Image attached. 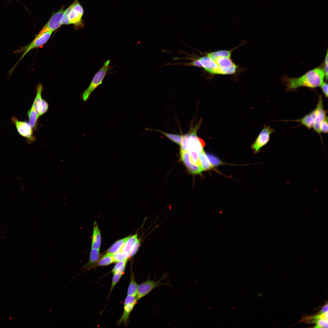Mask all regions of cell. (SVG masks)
Instances as JSON below:
<instances>
[{"label":"cell","mask_w":328,"mask_h":328,"mask_svg":"<svg viewBox=\"0 0 328 328\" xmlns=\"http://www.w3.org/2000/svg\"><path fill=\"white\" fill-rule=\"evenodd\" d=\"M207 156L213 166H218L222 163L221 162L218 158L212 154H208Z\"/></svg>","instance_id":"33"},{"label":"cell","mask_w":328,"mask_h":328,"mask_svg":"<svg viewBox=\"0 0 328 328\" xmlns=\"http://www.w3.org/2000/svg\"><path fill=\"white\" fill-rule=\"evenodd\" d=\"M113 255V254L108 253L94 265L91 269L97 266H107L111 264L114 262Z\"/></svg>","instance_id":"26"},{"label":"cell","mask_w":328,"mask_h":328,"mask_svg":"<svg viewBox=\"0 0 328 328\" xmlns=\"http://www.w3.org/2000/svg\"><path fill=\"white\" fill-rule=\"evenodd\" d=\"M201 123L199 122L192 130L188 143L186 150L195 151L199 153L203 150L205 143L201 138L197 136V132Z\"/></svg>","instance_id":"7"},{"label":"cell","mask_w":328,"mask_h":328,"mask_svg":"<svg viewBox=\"0 0 328 328\" xmlns=\"http://www.w3.org/2000/svg\"><path fill=\"white\" fill-rule=\"evenodd\" d=\"M130 237L128 236L118 241L114 244L108 250V253L113 254L121 251L124 244Z\"/></svg>","instance_id":"22"},{"label":"cell","mask_w":328,"mask_h":328,"mask_svg":"<svg viewBox=\"0 0 328 328\" xmlns=\"http://www.w3.org/2000/svg\"><path fill=\"white\" fill-rule=\"evenodd\" d=\"M138 240L137 234L131 237L130 236L123 246L121 251L124 253L129 254Z\"/></svg>","instance_id":"25"},{"label":"cell","mask_w":328,"mask_h":328,"mask_svg":"<svg viewBox=\"0 0 328 328\" xmlns=\"http://www.w3.org/2000/svg\"><path fill=\"white\" fill-rule=\"evenodd\" d=\"M110 63V60L105 61L102 67L96 73L88 87L82 94L81 97L84 101H87L91 93L102 83L105 76L111 69Z\"/></svg>","instance_id":"3"},{"label":"cell","mask_w":328,"mask_h":328,"mask_svg":"<svg viewBox=\"0 0 328 328\" xmlns=\"http://www.w3.org/2000/svg\"><path fill=\"white\" fill-rule=\"evenodd\" d=\"M328 312V304L325 305L322 308L320 313H323Z\"/></svg>","instance_id":"42"},{"label":"cell","mask_w":328,"mask_h":328,"mask_svg":"<svg viewBox=\"0 0 328 328\" xmlns=\"http://www.w3.org/2000/svg\"><path fill=\"white\" fill-rule=\"evenodd\" d=\"M114 262H117L129 258V254L120 251L113 254Z\"/></svg>","instance_id":"29"},{"label":"cell","mask_w":328,"mask_h":328,"mask_svg":"<svg viewBox=\"0 0 328 328\" xmlns=\"http://www.w3.org/2000/svg\"><path fill=\"white\" fill-rule=\"evenodd\" d=\"M27 114L29 123L33 130L36 131L37 127L38 118L33 104L30 109L28 111Z\"/></svg>","instance_id":"20"},{"label":"cell","mask_w":328,"mask_h":328,"mask_svg":"<svg viewBox=\"0 0 328 328\" xmlns=\"http://www.w3.org/2000/svg\"><path fill=\"white\" fill-rule=\"evenodd\" d=\"M316 117V111L314 109L309 113L306 114L302 118L295 120L300 123L308 128H313Z\"/></svg>","instance_id":"13"},{"label":"cell","mask_w":328,"mask_h":328,"mask_svg":"<svg viewBox=\"0 0 328 328\" xmlns=\"http://www.w3.org/2000/svg\"><path fill=\"white\" fill-rule=\"evenodd\" d=\"M220 68L228 69L235 64L230 58L219 56L213 60Z\"/></svg>","instance_id":"19"},{"label":"cell","mask_w":328,"mask_h":328,"mask_svg":"<svg viewBox=\"0 0 328 328\" xmlns=\"http://www.w3.org/2000/svg\"><path fill=\"white\" fill-rule=\"evenodd\" d=\"M100 256L99 250L91 248L89 261L82 268L83 272L91 269L92 267L99 261Z\"/></svg>","instance_id":"14"},{"label":"cell","mask_w":328,"mask_h":328,"mask_svg":"<svg viewBox=\"0 0 328 328\" xmlns=\"http://www.w3.org/2000/svg\"><path fill=\"white\" fill-rule=\"evenodd\" d=\"M138 286L135 280L134 274L132 272L130 282L128 289L127 296H136L137 294Z\"/></svg>","instance_id":"27"},{"label":"cell","mask_w":328,"mask_h":328,"mask_svg":"<svg viewBox=\"0 0 328 328\" xmlns=\"http://www.w3.org/2000/svg\"><path fill=\"white\" fill-rule=\"evenodd\" d=\"M324 70L325 76L326 80H327L328 79V51L327 50L326 55L325 57L324 64Z\"/></svg>","instance_id":"39"},{"label":"cell","mask_w":328,"mask_h":328,"mask_svg":"<svg viewBox=\"0 0 328 328\" xmlns=\"http://www.w3.org/2000/svg\"><path fill=\"white\" fill-rule=\"evenodd\" d=\"M140 244V242L138 239L129 254V258L133 256L137 251Z\"/></svg>","instance_id":"38"},{"label":"cell","mask_w":328,"mask_h":328,"mask_svg":"<svg viewBox=\"0 0 328 328\" xmlns=\"http://www.w3.org/2000/svg\"><path fill=\"white\" fill-rule=\"evenodd\" d=\"M169 274L165 272L163 273L161 277L157 280L148 279L138 286L136 298L138 301L146 296L154 289L158 288L162 285L170 286L171 285L169 281L161 283V282L168 278Z\"/></svg>","instance_id":"4"},{"label":"cell","mask_w":328,"mask_h":328,"mask_svg":"<svg viewBox=\"0 0 328 328\" xmlns=\"http://www.w3.org/2000/svg\"><path fill=\"white\" fill-rule=\"evenodd\" d=\"M72 5V8L69 15L70 24L83 26V23L82 18L84 12L83 7L77 0H75Z\"/></svg>","instance_id":"8"},{"label":"cell","mask_w":328,"mask_h":328,"mask_svg":"<svg viewBox=\"0 0 328 328\" xmlns=\"http://www.w3.org/2000/svg\"><path fill=\"white\" fill-rule=\"evenodd\" d=\"M101 237L100 231L96 222L94 224L93 231L91 243L92 248L99 250L101 244Z\"/></svg>","instance_id":"17"},{"label":"cell","mask_w":328,"mask_h":328,"mask_svg":"<svg viewBox=\"0 0 328 328\" xmlns=\"http://www.w3.org/2000/svg\"><path fill=\"white\" fill-rule=\"evenodd\" d=\"M190 133H188L182 135V138L180 146V150H186L187 145L190 136Z\"/></svg>","instance_id":"32"},{"label":"cell","mask_w":328,"mask_h":328,"mask_svg":"<svg viewBox=\"0 0 328 328\" xmlns=\"http://www.w3.org/2000/svg\"><path fill=\"white\" fill-rule=\"evenodd\" d=\"M197 60L206 72L212 75L219 74V67L207 56L201 57Z\"/></svg>","instance_id":"11"},{"label":"cell","mask_w":328,"mask_h":328,"mask_svg":"<svg viewBox=\"0 0 328 328\" xmlns=\"http://www.w3.org/2000/svg\"><path fill=\"white\" fill-rule=\"evenodd\" d=\"M135 304V303H132L124 305L123 312L121 317L117 322V325H119L122 323L125 326L128 325L130 314Z\"/></svg>","instance_id":"15"},{"label":"cell","mask_w":328,"mask_h":328,"mask_svg":"<svg viewBox=\"0 0 328 328\" xmlns=\"http://www.w3.org/2000/svg\"><path fill=\"white\" fill-rule=\"evenodd\" d=\"M43 90V85L41 83L37 85L36 88V95L33 103L38 118L39 117L42 104V92Z\"/></svg>","instance_id":"16"},{"label":"cell","mask_w":328,"mask_h":328,"mask_svg":"<svg viewBox=\"0 0 328 328\" xmlns=\"http://www.w3.org/2000/svg\"><path fill=\"white\" fill-rule=\"evenodd\" d=\"M325 76L323 69L318 67L311 70L298 78H289L285 76L282 81L286 90L292 91L301 87L315 88L320 87L323 83Z\"/></svg>","instance_id":"1"},{"label":"cell","mask_w":328,"mask_h":328,"mask_svg":"<svg viewBox=\"0 0 328 328\" xmlns=\"http://www.w3.org/2000/svg\"><path fill=\"white\" fill-rule=\"evenodd\" d=\"M237 47L230 50H220L208 53L207 56L212 60L219 56L230 58L232 51Z\"/></svg>","instance_id":"21"},{"label":"cell","mask_w":328,"mask_h":328,"mask_svg":"<svg viewBox=\"0 0 328 328\" xmlns=\"http://www.w3.org/2000/svg\"><path fill=\"white\" fill-rule=\"evenodd\" d=\"M154 130L161 133L179 145H180L182 138V135L164 132L156 129Z\"/></svg>","instance_id":"28"},{"label":"cell","mask_w":328,"mask_h":328,"mask_svg":"<svg viewBox=\"0 0 328 328\" xmlns=\"http://www.w3.org/2000/svg\"><path fill=\"white\" fill-rule=\"evenodd\" d=\"M126 264H124L119 269L113 274L110 290L108 296L109 297L114 288L119 282L123 274Z\"/></svg>","instance_id":"24"},{"label":"cell","mask_w":328,"mask_h":328,"mask_svg":"<svg viewBox=\"0 0 328 328\" xmlns=\"http://www.w3.org/2000/svg\"><path fill=\"white\" fill-rule=\"evenodd\" d=\"M72 6V4L65 10L61 19V24L62 25L70 24L69 19V15L71 10Z\"/></svg>","instance_id":"30"},{"label":"cell","mask_w":328,"mask_h":328,"mask_svg":"<svg viewBox=\"0 0 328 328\" xmlns=\"http://www.w3.org/2000/svg\"><path fill=\"white\" fill-rule=\"evenodd\" d=\"M128 258L117 262L112 270V272L114 274L125 264L127 263Z\"/></svg>","instance_id":"36"},{"label":"cell","mask_w":328,"mask_h":328,"mask_svg":"<svg viewBox=\"0 0 328 328\" xmlns=\"http://www.w3.org/2000/svg\"><path fill=\"white\" fill-rule=\"evenodd\" d=\"M137 302L136 296H127L124 301V305L127 304H136Z\"/></svg>","instance_id":"37"},{"label":"cell","mask_w":328,"mask_h":328,"mask_svg":"<svg viewBox=\"0 0 328 328\" xmlns=\"http://www.w3.org/2000/svg\"><path fill=\"white\" fill-rule=\"evenodd\" d=\"M180 152L181 159L189 171L192 174H200L203 171L201 166L191 163L188 151L180 150Z\"/></svg>","instance_id":"12"},{"label":"cell","mask_w":328,"mask_h":328,"mask_svg":"<svg viewBox=\"0 0 328 328\" xmlns=\"http://www.w3.org/2000/svg\"><path fill=\"white\" fill-rule=\"evenodd\" d=\"M53 32L47 28H43L32 42L22 48L15 51V53H21L24 52L19 60L10 71L11 73L16 66L21 60L32 50L42 46L46 43L50 39Z\"/></svg>","instance_id":"2"},{"label":"cell","mask_w":328,"mask_h":328,"mask_svg":"<svg viewBox=\"0 0 328 328\" xmlns=\"http://www.w3.org/2000/svg\"><path fill=\"white\" fill-rule=\"evenodd\" d=\"M274 132V130L270 126L264 125L255 140L251 145V148L255 153H258L260 149L268 143L270 139V135Z\"/></svg>","instance_id":"6"},{"label":"cell","mask_w":328,"mask_h":328,"mask_svg":"<svg viewBox=\"0 0 328 328\" xmlns=\"http://www.w3.org/2000/svg\"><path fill=\"white\" fill-rule=\"evenodd\" d=\"M48 107V103L44 99H42L39 117L43 115L47 111Z\"/></svg>","instance_id":"34"},{"label":"cell","mask_w":328,"mask_h":328,"mask_svg":"<svg viewBox=\"0 0 328 328\" xmlns=\"http://www.w3.org/2000/svg\"><path fill=\"white\" fill-rule=\"evenodd\" d=\"M64 11V7H63L57 12L53 13L43 28H47L52 32L59 28L62 25L61 19Z\"/></svg>","instance_id":"10"},{"label":"cell","mask_w":328,"mask_h":328,"mask_svg":"<svg viewBox=\"0 0 328 328\" xmlns=\"http://www.w3.org/2000/svg\"><path fill=\"white\" fill-rule=\"evenodd\" d=\"M187 65L200 67H202L201 64L197 59L195 60L191 63H188Z\"/></svg>","instance_id":"41"},{"label":"cell","mask_w":328,"mask_h":328,"mask_svg":"<svg viewBox=\"0 0 328 328\" xmlns=\"http://www.w3.org/2000/svg\"><path fill=\"white\" fill-rule=\"evenodd\" d=\"M188 152L190 153L191 163L194 165L201 166L199 159V153L193 151H190Z\"/></svg>","instance_id":"31"},{"label":"cell","mask_w":328,"mask_h":328,"mask_svg":"<svg viewBox=\"0 0 328 328\" xmlns=\"http://www.w3.org/2000/svg\"><path fill=\"white\" fill-rule=\"evenodd\" d=\"M316 117L313 128L314 131L318 134L321 133L320 125L322 122L327 117L326 112L324 109L322 96L319 97V100L315 108Z\"/></svg>","instance_id":"9"},{"label":"cell","mask_w":328,"mask_h":328,"mask_svg":"<svg viewBox=\"0 0 328 328\" xmlns=\"http://www.w3.org/2000/svg\"><path fill=\"white\" fill-rule=\"evenodd\" d=\"M321 90L323 93L325 97H328V84L326 82H323L320 86Z\"/></svg>","instance_id":"40"},{"label":"cell","mask_w":328,"mask_h":328,"mask_svg":"<svg viewBox=\"0 0 328 328\" xmlns=\"http://www.w3.org/2000/svg\"><path fill=\"white\" fill-rule=\"evenodd\" d=\"M328 312L320 313L319 315L313 317L312 318L314 319L313 321L316 324V328H327L328 327Z\"/></svg>","instance_id":"18"},{"label":"cell","mask_w":328,"mask_h":328,"mask_svg":"<svg viewBox=\"0 0 328 328\" xmlns=\"http://www.w3.org/2000/svg\"><path fill=\"white\" fill-rule=\"evenodd\" d=\"M199 157L203 170H209L213 168L203 149L199 153Z\"/></svg>","instance_id":"23"},{"label":"cell","mask_w":328,"mask_h":328,"mask_svg":"<svg viewBox=\"0 0 328 328\" xmlns=\"http://www.w3.org/2000/svg\"><path fill=\"white\" fill-rule=\"evenodd\" d=\"M11 121L19 133L26 138L29 144L35 141L36 138L33 135V130L29 122L19 121L14 116L12 117Z\"/></svg>","instance_id":"5"},{"label":"cell","mask_w":328,"mask_h":328,"mask_svg":"<svg viewBox=\"0 0 328 328\" xmlns=\"http://www.w3.org/2000/svg\"><path fill=\"white\" fill-rule=\"evenodd\" d=\"M320 132L324 133L328 132V117L327 116L322 122L320 125Z\"/></svg>","instance_id":"35"}]
</instances>
